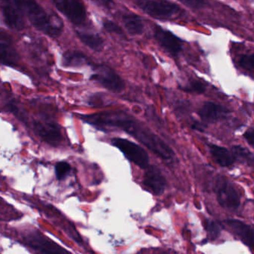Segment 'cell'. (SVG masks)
<instances>
[{"label": "cell", "mask_w": 254, "mask_h": 254, "mask_svg": "<svg viewBox=\"0 0 254 254\" xmlns=\"http://www.w3.org/2000/svg\"><path fill=\"white\" fill-rule=\"evenodd\" d=\"M225 222L244 244L254 249V229L253 227L239 220H227Z\"/></svg>", "instance_id": "cell-14"}, {"label": "cell", "mask_w": 254, "mask_h": 254, "mask_svg": "<svg viewBox=\"0 0 254 254\" xmlns=\"http://www.w3.org/2000/svg\"><path fill=\"white\" fill-rule=\"evenodd\" d=\"M23 239L26 245L40 253L60 254L66 252V251L62 249L57 244L37 231L29 233Z\"/></svg>", "instance_id": "cell-10"}, {"label": "cell", "mask_w": 254, "mask_h": 254, "mask_svg": "<svg viewBox=\"0 0 254 254\" xmlns=\"http://www.w3.org/2000/svg\"><path fill=\"white\" fill-rule=\"evenodd\" d=\"M206 233L209 239L214 240L219 236L221 231V227L218 223L212 221V220L206 219Z\"/></svg>", "instance_id": "cell-21"}, {"label": "cell", "mask_w": 254, "mask_h": 254, "mask_svg": "<svg viewBox=\"0 0 254 254\" xmlns=\"http://www.w3.org/2000/svg\"><path fill=\"white\" fill-rule=\"evenodd\" d=\"M103 28L108 33L114 34V35H123V31L120 26L109 20H105L103 21Z\"/></svg>", "instance_id": "cell-25"}, {"label": "cell", "mask_w": 254, "mask_h": 254, "mask_svg": "<svg viewBox=\"0 0 254 254\" xmlns=\"http://www.w3.org/2000/svg\"><path fill=\"white\" fill-rule=\"evenodd\" d=\"M217 200L222 207L236 210L240 206V197L231 183L224 178L218 180L215 187Z\"/></svg>", "instance_id": "cell-7"}, {"label": "cell", "mask_w": 254, "mask_h": 254, "mask_svg": "<svg viewBox=\"0 0 254 254\" xmlns=\"http://www.w3.org/2000/svg\"><path fill=\"white\" fill-rule=\"evenodd\" d=\"M111 143L124 154L125 157L141 169H145L149 166L148 153L140 145L123 138H114Z\"/></svg>", "instance_id": "cell-5"}, {"label": "cell", "mask_w": 254, "mask_h": 254, "mask_svg": "<svg viewBox=\"0 0 254 254\" xmlns=\"http://www.w3.org/2000/svg\"><path fill=\"white\" fill-rule=\"evenodd\" d=\"M92 1L99 6L108 10L111 9L114 6V0H92Z\"/></svg>", "instance_id": "cell-27"}, {"label": "cell", "mask_w": 254, "mask_h": 254, "mask_svg": "<svg viewBox=\"0 0 254 254\" xmlns=\"http://www.w3.org/2000/svg\"><path fill=\"white\" fill-rule=\"evenodd\" d=\"M186 6L193 9H200L206 5V0H178Z\"/></svg>", "instance_id": "cell-26"}, {"label": "cell", "mask_w": 254, "mask_h": 254, "mask_svg": "<svg viewBox=\"0 0 254 254\" xmlns=\"http://www.w3.org/2000/svg\"><path fill=\"white\" fill-rule=\"evenodd\" d=\"M89 63L88 58L79 51L66 52L62 57V64L65 67H79Z\"/></svg>", "instance_id": "cell-18"}, {"label": "cell", "mask_w": 254, "mask_h": 254, "mask_svg": "<svg viewBox=\"0 0 254 254\" xmlns=\"http://www.w3.org/2000/svg\"><path fill=\"white\" fill-rule=\"evenodd\" d=\"M86 123L99 127H117L130 134L139 142L149 148L152 152L166 160L171 162L175 158L173 150L157 134L151 131L139 120L121 113H102L83 116Z\"/></svg>", "instance_id": "cell-1"}, {"label": "cell", "mask_w": 254, "mask_h": 254, "mask_svg": "<svg viewBox=\"0 0 254 254\" xmlns=\"http://www.w3.org/2000/svg\"><path fill=\"white\" fill-rule=\"evenodd\" d=\"M193 130H198V131L203 132L206 130V126L204 123H200V122L194 121L193 122L191 126Z\"/></svg>", "instance_id": "cell-29"}, {"label": "cell", "mask_w": 254, "mask_h": 254, "mask_svg": "<svg viewBox=\"0 0 254 254\" xmlns=\"http://www.w3.org/2000/svg\"><path fill=\"white\" fill-rule=\"evenodd\" d=\"M154 38L169 54L178 56L182 50V41L169 31L159 26L154 27Z\"/></svg>", "instance_id": "cell-11"}, {"label": "cell", "mask_w": 254, "mask_h": 254, "mask_svg": "<svg viewBox=\"0 0 254 254\" xmlns=\"http://www.w3.org/2000/svg\"><path fill=\"white\" fill-rule=\"evenodd\" d=\"M184 91L190 92V93H196L198 94L203 93L206 90V87L203 83L199 81H193L190 82V84H187L185 87H183L182 88Z\"/></svg>", "instance_id": "cell-23"}, {"label": "cell", "mask_w": 254, "mask_h": 254, "mask_svg": "<svg viewBox=\"0 0 254 254\" xmlns=\"http://www.w3.org/2000/svg\"><path fill=\"white\" fill-rule=\"evenodd\" d=\"M143 175V184L153 194L160 195L164 192L166 181L161 171L156 166H148L145 169Z\"/></svg>", "instance_id": "cell-12"}, {"label": "cell", "mask_w": 254, "mask_h": 254, "mask_svg": "<svg viewBox=\"0 0 254 254\" xmlns=\"http://www.w3.org/2000/svg\"><path fill=\"white\" fill-rule=\"evenodd\" d=\"M239 64L243 69L254 72V53L242 56L239 61Z\"/></svg>", "instance_id": "cell-24"}, {"label": "cell", "mask_w": 254, "mask_h": 254, "mask_svg": "<svg viewBox=\"0 0 254 254\" xmlns=\"http://www.w3.org/2000/svg\"><path fill=\"white\" fill-rule=\"evenodd\" d=\"M0 55L1 63L5 66H16L20 61V56L13 46L11 41L8 39L3 32L1 33L0 40Z\"/></svg>", "instance_id": "cell-15"}, {"label": "cell", "mask_w": 254, "mask_h": 254, "mask_svg": "<svg viewBox=\"0 0 254 254\" xmlns=\"http://www.w3.org/2000/svg\"><path fill=\"white\" fill-rule=\"evenodd\" d=\"M56 8L75 26H84L87 12L81 0H53Z\"/></svg>", "instance_id": "cell-6"}, {"label": "cell", "mask_w": 254, "mask_h": 254, "mask_svg": "<svg viewBox=\"0 0 254 254\" xmlns=\"http://www.w3.org/2000/svg\"><path fill=\"white\" fill-rule=\"evenodd\" d=\"M232 153L235 160H239L251 166H254V155L245 147L241 145H235L232 148Z\"/></svg>", "instance_id": "cell-20"}, {"label": "cell", "mask_w": 254, "mask_h": 254, "mask_svg": "<svg viewBox=\"0 0 254 254\" xmlns=\"http://www.w3.org/2000/svg\"><path fill=\"white\" fill-rule=\"evenodd\" d=\"M142 11L158 20H169L180 11L179 7L166 0H133Z\"/></svg>", "instance_id": "cell-3"}, {"label": "cell", "mask_w": 254, "mask_h": 254, "mask_svg": "<svg viewBox=\"0 0 254 254\" xmlns=\"http://www.w3.org/2000/svg\"><path fill=\"white\" fill-rule=\"evenodd\" d=\"M93 69L94 73L90 77V80L104 88L116 93H121L126 89V83L123 78L109 66L96 64Z\"/></svg>", "instance_id": "cell-4"}, {"label": "cell", "mask_w": 254, "mask_h": 254, "mask_svg": "<svg viewBox=\"0 0 254 254\" xmlns=\"http://www.w3.org/2000/svg\"><path fill=\"white\" fill-rule=\"evenodd\" d=\"M77 36L78 39L84 44L86 47L94 51L99 52L102 50L104 45V41L99 35L95 34L87 33V32L77 31Z\"/></svg>", "instance_id": "cell-19"}, {"label": "cell", "mask_w": 254, "mask_h": 254, "mask_svg": "<svg viewBox=\"0 0 254 254\" xmlns=\"http://www.w3.org/2000/svg\"><path fill=\"white\" fill-rule=\"evenodd\" d=\"M229 110L225 107L213 103L205 102L199 110L200 118L206 123H214L219 120H224L228 116Z\"/></svg>", "instance_id": "cell-13"}, {"label": "cell", "mask_w": 254, "mask_h": 254, "mask_svg": "<svg viewBox=\"0 0 254 254\" xmlns=\"http://www.w3.org/2000/svg\"><path fill=\"white\" fill-rule=\"evenodd\" d=\"M209 148L212 158L220 166L227 167L234 163L235 157L233 153L230 152L227 148L213 144H210Z\"/></svg>", "instance_id": "cell-16"}, {"label": "cell", "mask_w": 254, "mask_h": 254, "mask_svg": "<svg viewBox=\"0 0 254 254\" xmlns=\"http://www.w3.org/2000/svg\"><path fill=\"white\" fill-rule=\"evenodd\" d=\"M55 169H56V177L59 181L66 179V177L71 172L70 165L64 161L59 162Z\"/></svg>", "instance_id": "cell-22"}, {"label": "cell", "mask_w": 254, "mask_h": 254, "mask_svg": "<svg viewBox=\"0 0 254 254\" xmlns=\"http://www.w3.org/2000/svg\"><path fill=\"white\" fill-rule=\"evenodd\" d=\"M27 16L32 26L50 38H58L63 32V23L56 16H52L36 0H14Z\"/></svg>", "instance_id": "cell-2"}, {"label": "cell", "mask_w": 254, "mask_h": 254, "mask_svg": "<svg viewBox=\"0 0 254 254\" xmlns=\"http://www.w3.org/2000/svg\"><path fill=\"white\" fill-rule=\"evenodd\" d=\"M33 129L35 133L49 145L59 146L63 140L60 127L52 120H37L34 122Z\"/></svg>", "instance_id": "cell-8"}, {"label": "cell", "mask_w": 254, "mask_h": 254, "mask_svg": "<svg viewBox=\"0 0 254 254\" xmlns=\"http://www.w3.org/2000/svg\"><path fill=\"white\" fill-rule=\"evenodd\" d=\"M1 9L4 21L9 29L17 32L24 29V13L14 0H2Z\"/></svg>", "instance_id": "cell-9"}, {"label": "cell", "mask_w": 254, "mask_h": 254, "mask_svg": "<svg viewBox=\"0 0 254 254\" xmlns=\"http://www.w3.org/2000/svg\"><path fill=\"white\" fill-rule=\"evenodd\" d=\"M123 21L124 23L126 31L130 35L136 36L143 33L144 25L142 19L137 14L133 13L125 14L123 17Z\"/></svg>", "instance_id": "cell-17"}, {"label": "cell", "mask_w": 254, "mask_h": 254, "mask_svg": "<svg viewBox=\"0 0 254 254\" xmlns=\"http://www.w3.org/2000/svg\"><path fill=\"white\" fill-rule=\"evenodd\" d=\"M244 137L247 142L254 148V128H251L244 133Z\"/></svg>", "instance_id": "cell-28"}]
</instances>
